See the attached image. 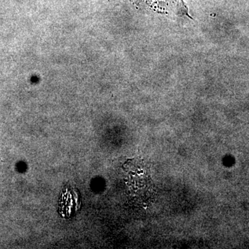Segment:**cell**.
Returning <instances> with one entry per match:
<instances>
[{
	"label": "cell",
	"instance_id": "cell-1",
	"mask_svg": "<svg viewBox=\"0 0 249 249\" xmlns=\"http://www.w3.org/2000/svg\"><path fill=\"white\" fill-rule=\"evenodd\" d=\"M180 6H181V14L183 15V16H186L187 17L190 18V19H193V18L191 17L189 15V12H188V8L187 7L186 4H185L184 0H180Z\"/></svg>",
	"mask_w": 249,
	"mask_h": 249
}]
</instances>
